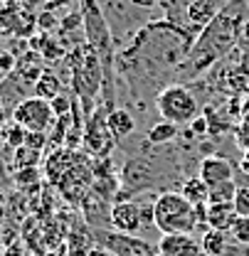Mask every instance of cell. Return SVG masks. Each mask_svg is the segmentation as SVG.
<instances>
[{"instance_id":"obj_1","label":"cell","mask_w":249,"mask_h":256,"mask_svg":"<svg viewBox=\"0 0 249 256\" xmlns=\"http://www.w3.org/2000/svg\"><path fill=\"white\" fill-rule=\"evenodd\" d=\"M242 5H244V0H234L232 5L219 10L217 18L200 32V37L195 40V44L187 54L195 72H205L207 66H212L217 60H222L224 52H229L234 47V42L239 40V32L244 28Z\"/></svg>"},{"instance_id":"obj_2","label":"cell","mask_w":249,"mask_h":256,"mask_svg":"<svg viewBox=\"0 0 249 256\" xmlns=\"http://www.w3.org/2000/svg\"><path fill=\"white\" fill-rule=\"evenodd\" d=\"M153 226L160 234H192L197 226L195 204L180 192H160L153 202Z\"/></svg>"},{"instance_id":"obj_3","label":"cell","mask_w":249,"mask_h":256,"mask_svg":"<svg viewBox=\"0 0 249 256\" xmlns=\"http://www.w3.org/2000/svg\"><path fill=\"white\" fill-rule=\"evenodd\" d=\"M69 66H72V89L74 94L84 101H89L99 94L101 79H104V66L99 60V52L89 42L74 47L69 52Z\"/></svg>"},{"instance_id":"obj_4","label":"cell","mask_w":249,"mask_h":256,"mask_svg":"<svg viewBox=\"0 0 249 256\" xmlns=\"http://www.w3.org/2000/svg\"><path fill=\"white\" fill-rule=\"evenodd\" d=\"M156 108L163 121H170V124H175V126H185V124L190 126L192 118L200 116L197 98L190 94L185 86H180V84L165 86V89L156 96Z\"/></svg>"},{"instance_id":"obj_5","label":"cell","mask_w":249,"mask_h":256,"mask_svg":"<svg viewBox=\"0 0 249 256\" xmlns=\"http://www.w3.org/2000/svg\"><path fill=\"white\" fill-rule=\"evenodd\" d=\"M82 18H84L87 42L99 52V60L104 62V72H109V64H111V34H109V25H106L96 0H82Z\"/></svg>"},{"instance_id":"obj_6","label":"cell","mask_w":249,"mask_h":256,"mask_svg":"<svg viewBox=\"0 0 249 256\" xmlns=\"http://www.w3.org/2000/svg\"><path fill=\"white\" fill-rule=\"evenodd\" d=\"M55 118L57 116L52 111V104L40 96H25L13 108V121L23 126L28 133H47V128L55 124Z\"/></svg>"},{"instance_id":"obj_7","label":"cell","mask_w":249,"mask_h":256,"mask_svg":"<svg viewBox=\"0 0 249 256\" xmlns=\"http://www.w3.org/2000/svg\"><path fill=\"white\" fill-rule=\"evenodd\" d=\"M96 246L111 252L114 256H158V246L146 239H138L136 234L121 232H96Z\"/></svg>"},{"instance_id":"obj_8","label":"cell","mask_w":249,"mask_h":256,"mask_svg":"<svg viewBox=\"0 0 249 256\" xmlns=\"http://www.w3.org/2000/svg\"><path fill=\"white\" fill-rule=\"evenodd\" d=\"M84 150L94 156V158H106L111 150H114V136L109 130V124H106V114L101 108L94 111V116L87 118V128H84Z\"/></svg>"},{"instance_id":"obj_9","label":"cell","mask_w":249,"mask_h":256,"mask_svg":"<svg viewBox=\"0 0 249 256\" xmlns=\"http://www.w3.org/2000/svg\"><path fill=\"white\" fill-rule=\"evenodd\" d=\"M143 210L138 202L133 200H124V202H114L111 212H109V222L114 232H121V234H138L141 226H143Z\"/></svg>"},{"instance_id":"obj_10","label":"cell","mask_w":249,"mask_h":256,"mask_svg":"<svg viewBox=\"0 0 249 256\" xmlns=\"http://www.w3.org/2000/svg\"><path fill=\"white\" fill-rule=\"evenodd\" d=\"M158 246V256H205L202 244L192 234H163Z\"/></svg>"},{"instance_id":"obj_11","label":"cell","mask_w":249,"mask_h":256,"mask_svg":"<svg viewBox=\"0 0 249 256\" xmlns=\"http://www.w3.org/2000/svg\"><path fill=\"white\" fill-rule=\"evenodd\" d=\"M210 188H219L224 182H232L234 180V168L232 162L222 156H207V158L200 160V172H197Z\"/></svg>"},{"instance_id":"obj_12","label":"cell","mask_w":249,"mask_h":256,"mask_svg":"<svg viewBox=\"0 0 249 256\" xmlns=\"http://www.w3.org/2000/svg\"><path fill=\"white\" fill-rule=\"evenodd\" d=\"M217 15H219L217 0H190L185 8L187 22L195 25V28H200V32L205 30Z\"/></svg>"},{"instance_id":"obj_13","label":"cell","mask_w":249,"mask_h":256,"mask_svg":"<svg viewBox=\"0 0 249 256\" xmlns=\"http://www.w3.org/2000/svg\"><path fill=\"white\" fill-rule=\"evenodd\" d=\"M237 210L234 202H224V204H207V226L215 232H224L229 234L232 224L237 222Z\"/></svg>"},{"instance_id":"obj_14","label":"cell","mask_w":249,"mask_h":256,"mask_svg":"<svg viewBox=\"0 0 249 256\" xmlns=\"http://www.w3.org/2000/svg\"><path fill=\"white\" fill-rule=\"evenodd\" d=\"M106 124H109L114 140H124L136 130V118L126 108H114L111 114H106Z\"/></svg>"},{"instance_id":"obj_15","label":"cell","mask_w":249,"mask_h":256,"mask_svg":"<svg viewBox=\"0 0 249 256\" xmlns=\"http://www.w3.org/2000/svg\"><path fill=\"white\" fill-rule=\"evenodd\" d=\"M180 194L185 197L190 204H207V200H210V185L200 175H192V178H187L185 182L180 185Z\"/></svg>"},{"instance_id":"obj_16","label":"cell","mask_w":249,"mask_h":256,"mask_svg":"<svg viewBox=\"0 0 249 256\" xmlns=\"http://www.w3.org/2000/svg\"><path fill=\"white\" fill-rule=\"evenodd\" d=\"M62 94V84H60V76L50 69L42 72V76L35 82V96L45 98V101H55L57 96Z\"/></svg>"},{"instance_id":"obj_17","label":"cell","mask_w":249,"mask_h":256,"mask_svg":"<svg viewBox=\"0 0 249 256\" xmlns=\"http://www.w3.org/2000/svg\"><path fill=\"white\" fill-rule=\"evenodd\" d=\"M72 158H74L72 150H57V153H52L50 160H47V175H50V180L67 178V172H69V168L74 162Z\"/></svg>"},{"instance_id":"obj_18","label":"cell","mask_w":249,"mask_h":256,"mask_svg":"<svg viewBox=\"0 0 249 256\" xmlns=\"http://www.w3.org/2000/svg\"><path fill=\"white\" fill-rule=\"evenodd\" d=\"M227 236H229V234H224V232L207 229V232L202 234V239H200L202 254L205 256H224V252H227Z\"/></svg>"},{"instance_id":"obj_19","label":"cell","mask_w":249,"mask_h":256,"mask_svg":"<svg viewBox=\"0 0 249 256\" xmlns=\"http://www.w3.org/2000/svg\"><path fill=\"white\" fill-rule=\"evenodd\" d=\"M178 126L175 124H170V121H160L156 126L148 130V140L151 143H170V140H175L178 138Z\"/></svg>"},{"instance_id":"obj_20","label":"cell","mask_w":249,"mask_h":256,"mask_svg":"<svg viewBox=\"0 0 249 256\" xmlns=\"http://www.w3.org/2000/svg\"><path fill=\"white\" fill-rule=\"evenodd\" d=\"M234 194H237V182H224L219 188H210V200L207 204H224V202H234Z\"/></svg>"},{"instance_id":"obj_21","label":"cell","mask_w":249,"mask_h":256,"mask_svg":"<svg viewBox=\"0 0 249 256\" xmlns=\"http://www.w3.org/2000/svg\"><path fill=\"white\" fill-rule=\"evenodd\" d=\"M3 136H5V143L10 146V148H23L25 146V140H28V130L23 126H18L15 121H10L8 126L3 128Z\"/></svg>"},{"instance_id":"obj_22","label":"cell","mask_w":249,"mask_h":256,"mask_svg":"<svg viewBox=\"0 0 249 256\" xmlns=\"http://www.w3.org/2000/svg\"><path fill=\"white\" fill-rule=\"evenodd\" d=\"M37 160H40V150H35V148H30V146H23V148L15 150V165H18V170L35 168Z\"/></svg>"},{"instance_id":"obj_23","label":"cell","mask_w":249,"mask_h":256,"mask_svg":"<svg viewBox=\"0 0 249 256\" xmlns=\"http://www.w3.org/2000/svg\"><path fill=\"white\" fill-rule=\"evenodd\" d=\"M40 57H42L45 62H60V60H64V57H67V52H64V47L57 42V40L47 37V42H45V47H42Z\"/></svg>"},{"instance_id":"obj_24","label":"cell","mask_w":249,"mask_h":256,"mask_svg":"<svg viewBox=\"0 0 249 256\" xmlns=\"http://www.w3.org/2000/svg\"><path fill=\"white\" fill-rule=\"evenodd\" d=\"M229 236L237 244L249 246V217H237V222L232 224V229H229Z\"/></svg>"},{"instance_id":"obj_25","label":"cell","mask_w":249,"mask_h":256,"mask_svg":"<svg viewBox=\"0 0 249 256\" xmlns=\"http://www.w3.org/2000/svg\"><path fill=\"white\" fill-rule=\"evenodd\" d=\"M15 69H18V60H15V54H13V52H8V50H0V82H5L8 76H13V74H15Z\"/></svg>"},{"instance_id":"obj_26","label":"cell","mask_w":249,"mask_h":256,"mask_svg":"<svg viewBox=\"0 0 249 256\" xmlns=\"http://www.w3.org/2000/svg\"><path fill=\"white\" fill-rule=\"evenodd\" d=\"M234 210L239 217H249V185L237 182V194H234Z\"/></svg>"},{"instance_id":"obj_27","label":"cell","mask_w":249,"mask_h":256,"mask_svg":"<svg viewBox=\"0 0 249 256\" xmlns=\"http://www.w3.org/2000/svg\"><path fill=\"white\" fill-rule=\"evenodd\" d=\"M55 28H60L57 15H55L52 10H40V12H37V30H42L45 34H50Z\"/></svg>"},{"instance_id":"obj_28","label":"cell","mask_w":249,"mask_h":256,"mask_svg":"<svg viewBox=\"0 0 249 256\" xmlns=\"http://www.w3.org/2000/svg\"><path fill=\"white\" fill-rule=\"evenodd\" d=\"M52 104V111H55V116L57 118H62V116H69L72 114V108H74V98H69V96L60 94L55 101H50Z\"/></svg>"},{"instance_id":"obj_29","label":"cell","mask_w":249,"mask_h":256,"mask_svg":"<svg viewBox=\"0 0 249 256\" xmlns=\"http://www.w3.org/2000/svg\"><path fill=\"white\" fill-rule=\"evenodd\" d=\"M79 28H84V18L77 15V12H72L64 20H60V30L62 32H72V30H79Z\"/></svg>"},{"instance_id":"obj_30","label":"cell","mask_w":249,"mask_h":256,"mask_svg":"<svg viewBox=\"0 0 249 256\" xmlns=\"http://www.w3.org/2000/svg\"><path fill=\"white\" fill-rule=\"evenodd\" d=\"M18 185H35L37 182V168H25V170H18Z\"/></svg>"},{"instance_id":"obj_31","label":"cell","mask_w":249,"mask_h":256,"mask_svg":"<svg viewBox=\"0 0 249 256\" xmlns=\"http://www.w3.org/2000/svg\"><path fill=\"white\" fill-rule=\"evenodd\" d=\"M190 130H192V136H205V133H210V124H207V116H197V118H192V124H190Z\"/></svg>"},{"instance_id":"obj_32","label":"cell","mask_w":249,"mask_h":256,"mask_svg":"<svg viewBox=\"0 0 249 256\" xmlns=\"http://www.w3.org/2000/svg\"><path fill=\"white\" fill-rule=\"evenodd\" d=\"M45 143H47V133H28L25 146H30V148H35V150H42Z\"/></svg>"},{"instance_id":"obj_33","label":"cell","mask_w":249,"mask_h":256,"mask_svg":"<svg viewBox=\"0 0 249 256\" xmlns=\"http://www.w3.org/2000/svg\"><path fill=\"white\" fill-rule=\"evenodd\" d=\"M42 2H45V10H52V12H57L64 5H69V0H42Z\"/></svg>"},{"instance_id":"obj_34","label":"cell","mask_w":249,"mask_h":256,"mask_svg":"<svg viewBox=\"0 0 249 256\" xmlns=\"http://www.w3.org/2000/svg\"><path fill=\"white\" fill-rule=\"evenodd\" d=\"M87 256H114V254H111V252H106V249H101V246H94V249L87 252Z\"/></svg>"},{"instance_id":"obj_35","label":"cell","mask_w":249,"mask_h":256,"mask_svg":"<svg viewBox=\"0 0 249 256\" xmlns=\"http://www.w3.org/2000/svg\"><path fill=\"white\" fill-rule=\"evenodd\" d=\"M133 2H136V5H141V8H153L158 0H133Z\"/></svg>"},{"instance_id":"obj_36","label":"cell","mask_w":249,"mask_h":256,"mask_svg":"<svg viewBox=\"0 0 249 256\" xmlns=\"http://www.w3.org/2000/svg\"><path fill=\"white\" fill-rule=\"evenodd\" d=\"M239 168H242V172H244V175H249V158H242Z\"/></svg>"},{"instance_id":"obj_37","label":"cell","mask_w":249,"mask_h":256,"mask_svg":"<svg viewBox=\"0 0 249 256\" xmlns=\"http://www.w3.org/2000/svg\"><path fill=\"white\" fill-rule=\"evenodd\" d=\"M242 116H249V96L242 101Z\"/></svg>"},{"instance_id":"obj_38","label":"cell","mask_w":249,"mask_h":256,"mask_svg":"<svg viewBox=\"0 0 249 256\" xmlns=\"http://www.w3.org/2000/svg\"><path fill=\"white\" fill-rule=\"evenodd\" d=\"M242 37L249 42V20H244V28H242Z\"/></svg>"},{"instance_id":"obj_39","label":"cell","mask_w":249,"mask_h":256,"mask_svg":"<svg viewBox=\"0 0 249 256\" xmlns=\"http://www.w3.org/2000/svg\"><path fill=\"white\" fill-rule=\"evenodd\" d=\"M3 224H5V207L0 204V229H3Z\"/></svg>"},{"instance_id":"obj_40","label":"cell","mask_w":249,"mask_h":256,"mask_svg":"<svg viewBox=\"0 0 249 256\" xmlns=\"http://www.w3.org/2000/svg\"><path fill=\"white\" fill-rule=\"evenodd\" d=\"M5 128V114H3V106H0V130Z\"/></svg>"},{"instance_id":"obj_41","label":"cell","mask_w":249,"mask_h":256,"mask_svg":"<svg viewBox=\"0 0 249 256\" xmlns=\"http://www.w3.org/2000/svg\"><path fill=\"white\" fill-rule=\"evenodd\" d=\"M244 158H249V150H244Z\"/></svg>"},{"instance_id":"obj_42","label":"cell","mask_w":249,"mask_h":256,"mask_svg":"<svg viewBox=\"0 0 249 256\" xmlns=\"http://www.w3.org/2000/svg\"><path fill=\"white\" fill-rule=\"evenodd\" d=\"M3 2H10V0H0V5H3Z\"/></svg>"},{"instance_id":"obj_43","label":"cell","mask_w":249,"mask_h":256,"mask_svg":"<svg viewBox=\"0 0 249 256\" xmlns=\"http://www.w3.org/2000/svg\"><path fill=\"white\" fill-rule=\"evenodd\" d=\"M0 254H3V246H0Z\"/></svg>"},{"instance_id":"obj_44","label":"cell","mask_w":249,"mask_h":256,"mask_svg":"<svg viewBox=\"0 0 249 256\" xmlns=\"http://www.w3.org/2000/svg\"><path fill=\"white\" fill-rule=\"evenodd\" d=\"M244 2H247V0H244Z\"/></svg>"}]
</instances>
